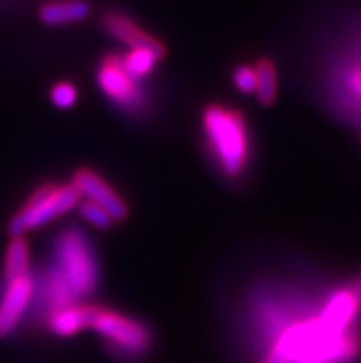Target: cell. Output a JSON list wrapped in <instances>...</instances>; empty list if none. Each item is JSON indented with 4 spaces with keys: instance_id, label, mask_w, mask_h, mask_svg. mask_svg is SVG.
<instances>
[{
    "instance_id": "cell-17",
    "label": "cell",
    "mask_w": 361,
    "mask_h": 363,
    "mask_svg": "<svg viewBox=\"0 0 361 363\" xmlns=\"http://www.w3.org/2000/svg\"><path fill=\"white\" fill-rule=\"evenodd\" d=\"M233 82L240 92L251 94L256 89V70L249 65H240L233 72Z\"/></svg>"
},
{
    "instance_id": "cell-11",
    "label": "cell",
    "mask_w": 361,
    "mask_h": 363,
    "mask_svg": "<svg viewBox=\"0 0 361 363\" xmlns=\"http://www.w3.org/2000/svg\"><path fill=\"white\" fill-rule=\"evenodd\" d=\"M166 50L165 46H137L131 48L128 54L123 55L122 65L123 69L128 70L135 79H142L150 76L151 70L155 69L162 57H165Z\"/></svg>"
},
{
    "instance_id": "cell-10",
    "label": "cell",
    "mask_w": 361,
    "mask_h": 363,
    "mask_svg": "<svg viewBox=\"0 0 361 363\" xmlns=\"http://www.w3.org/2000/svg\"><path fill=\"white\" fill-rule=\"evenodd\" d=\"M91 15V6L85 0H52L39 9V18L46 26L76 24Z\"/></svg>"
},
{
    "instance_id": "cell-6",
    "label": "cell",
    "mask_w": 361,
    "mask_h": 363,
    "mask_svg": "<svg viewBox=\"0 0 361 363\" xmlns=\"http://www.w3.org/2000/svg\"><path fill=\"white\" fill-rule=\"evenodd\" d=\"M35 288L37 279L30 272L4 281V291L0 295V340L11 336L18 327L35 295Z\"/></svg>"
},
{
    "instance_id": "cell-2",
    "label": "cell",
    "mask_w": 361,
    "mask_h": 363,
    "mask_svg": "<svg viewBox=\"0 0 361 363\" xmlns=\"http://www.w3.org/2000/svg\"><path fill=\"white\" fill-rule=\"evenodd\" d=\"M55 272L63 277L74 301L87 299L98 288L100 267L89 238L76 227L65 229L55 240Z\"/></svg>"
},
{
    "instance_id": "cell-3",
    "label": "cell",
    "mask_w": 361,
    "mask_h": 363,
    "mask_svg": "<svg viewBox=\"0 0 361 363\" xmlns=\"http://www.w3.org/2000/svg\"><path fill=\"white\" fill-rule=\"evenodd\" d=\"M82 196L74 184H41L35 192L26 199L23 207L13 214L8 223V233L11 238L24 236L30 230L65 216L67 212L78 207Z\"/></svg>"
},
{
    "instance_id": "cell-7",
    "label": "cell",
    "mask_w": 361,
    "mask_h": 363,
    "mask_svg": "<svg viewBox=\"0 0 361 363\" xmlns=\"http://www.w3.org/2000/svg\"><path fill=\"white\" fill-rule=\"evenodd\" d=\"M74 189L78 190L82 198H87V201L96 203L100 207L106 208L115 221H123L128 218L129 208L126 205L115 189L107 183L100 174L89 168H82L74 174L72 177Z\"/></svg>"
},
{
    "instance_id": "cell-13",
    "label": "cell",
    "mask_w": 361,
    "mask_h": 363,
    "mask_svg": "<svg viewBox=\"0 0 361 363\" xmlns=\"http://www.w3.org/2000/svg\"><path fill=\"white\" fill-rule=\"evenodd\" d=\"M256 89L255 94L262 106H273L277 100V69L271 60H260L255 67Z\"/></svg>"
},
{
    "instance_id": "cell-8",
    "label": "cell",
    "mask_w": 361,
    "mask_h": 363,
    "mask_svg": "<svg viewBox=\"0 0 361 363\" xmlns=\"http://www.w3.org/2000/svg\"><path fill=\"white\" fill-rule=\"evenodd\" d=\"M96 306L91 304H70L67 308L50 313L46 318V327L57 337H72L79 332L91 328Z\"/></svg>"
},
{
    "instance_id": "cell-1",
    "label": "cell",
    "mask_w": 361,
    "mask_h": 363,
    "mask_svg": "<svg viewBox=\"0 0 361 363\" xmlns=\"http://www.w3.org/2000/svg\"><path fill=\"white\" fill-rule=\"evenodd\" d=\"M205 140L218 168L229 179L245 172L249 162V133L242 113L212 104L203 111Z\"/></svg>"
},
{
    "instance_id": "cell-14",
    "label": "cell",
    "mask_w": 361,
    "mask_h": 363,
    "mask_svg": "<svg viewBox=\"0 0 361 363\" xmlns=\"http://www.w3.org/2000/svg\"><path fill=\"white\" fill-rule=\"evenodd\" d=\"M78 211H79V214H82L83 220L100 230L111 229V227H113V223H115L113 216H111L106 208L100 207V205H96V203L87 201V199L78 203Z\"/></svg>"
},
{
    "instance_id": "cell-15",
    "label": "cell",
    "mask_w": 361,
    "mask_h": 363,
    "mask_svg": "<svg viewBox=\"0 0 361 363\" xmlns=\"http://www.w3.org/2000/svg\"><path fill=\"white\" fill-rule=\"evenodd\" d=\"M50 101L57 109H70L78 101V89L70 82H60L52 85Z\"/></svg>"
},
{
    "instance_id": "cell-5",
    "label": "cell",
    "mask_w": 361,
    "mask_h": 363,
    "mask_svg": "<svg viewBox=\"0 0 361 363\" xmlns=\"http://www.w3.org/2000/svg\"><path fill=\"white\" fill-rule=\"evenodd\" d=\"M100 91L109 98L116 107L128 113H140L146 106L144 91L128 70L123 69L122 57L111 54L101 60L96 72Z\"/></svg>"
},
{
    "instance_id": "cell-16",
    "label": "cell",
    "mask_w": 361,
    "mask_h": 363,
    "mask_svg": "<svg viewBox=\"0 0 361 363\" xmlns=\"http://www.w3.org/2000/svg\"><path fill=\"white\" fill-rule=\"evenodd\" d=\"M343 85L350 101L361 107V65H352L343 72Z\"/></svg>"
},
{
    "instance_id": "cell-4",
    "label": "cell",
    "mask_w": 361,
    "mask_h": 363,
    "mask_svg": "<svg viewBox=\"0 0 361 363\" xmlns=\"http://www.w3.org/2000/svg\"><path fill=\"white\" fill-rule=\"evenodd\" d=\"M91 328L111 343V349L126 356H142L153 343L150 328L123 313L96 306Z\"/></svg>"
},
{
    "instance_id": "cell-12",
    "label": "cell",
    "mask_w": 361,
    "mask_h": 363,
    "mask_svg": "<svg viewBox=\"0 0 361 363\" xmlns=\"http://www.w3.org/2000/svg\"><path fill=\"white\" fill-rule=\"evenodd\" d=\"M28 272H30V247L24 236H15L6 249L2 281H11Z\"/></svg>"
},
{
    "instance_id": "cell-9",
    "label": "cell",
    "mask_w": 361,
    "mask_h": 363,
    "mask_svg": "<svg viewBox=\"0 0 361 363\" xmlns=\"http://www.w3.org/2000/svg\"><path fill=\"white\" fill-rule=\"evenodd\" d=\"M101 26L107 32V35H111L122 45L131 46V48L162 45L160 41H157L155 37H151L150 33L144 32L133 18L123 15L122 11H107L101 18Z\"/></svg>"
}]
</instances>
